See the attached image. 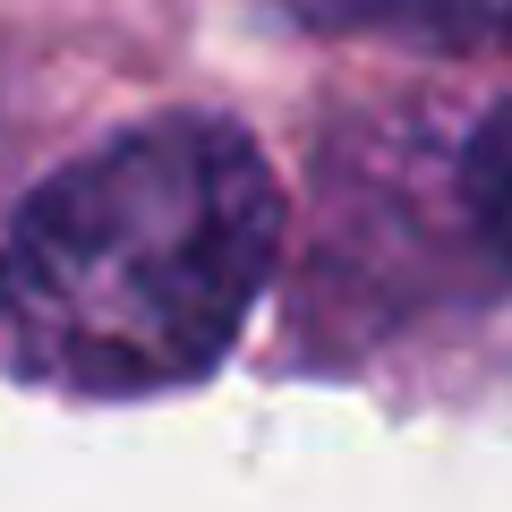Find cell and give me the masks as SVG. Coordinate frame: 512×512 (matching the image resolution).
Returning <instances> with one entry per match:
<instances>
[{
  "instance_id": "1",
  "label": "cell",
  "mask_w": 512,
  "mask_h": 512,
  "mask_svg": "<svg viewBox=\"0 0 512 512\" xmlns=\"http://www.w3.org/2000/svg\"><path fill=\"white\" fill-rule=\"evenodd\" d=\"M274 256L265 146L222 111H154L18 205L0 239V350L86 402H154L239 350Z\"/></svg>"
},
{
  "instance_id": "2",
  "label": "cell",
  "mask_w": 512,
  "mask_h": 512,
  "mask_svg": "<svg viewBox=\"0 0 512 512\" xmlns=\"http://www.w3.org/2000/svg\"><path fill=\"white\" fill-rule=\"evenodd\" d=\"M325 35L427 43V52H512V0H291Z\"/></svg>"
},
{
  "instance_id": "3",
  "label": "cell",
  "mask_w": 512,
  "mask_h": 512,
  "mask_svg": "<svg viewBox=\"0 0 512 512\" xmlns=\"http://www.w3.org/2000/svg\"><path fill=\"white\" fill-rule=\"evenodd\" d=\"M461 205H470L478 239L495 248V265L512 274V94L470 128V146H461Z\"/></svg>"
}]
</instances>
